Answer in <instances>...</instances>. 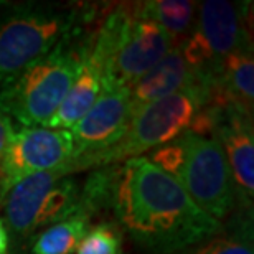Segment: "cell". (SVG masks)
<instances>
[{
	"label": "cell",
	"instance_id": "obj_1",
	"mask_svg": "<svg viewBox=\"0 0 254 254\" xmlns=\"http://www.w3.org/2000/svg\"><path fill=\"white\" fill-rule=\"evenodd\" d=\"M109 201L134 241L154 254L185 253L223 228L193 203L174 177L144 155L113 172Z\"/></svg>",
	"mask_w": 254,
	"mask_h": 254
},
{
	"label": "cell",
	"instance_id": "obj_2",
	"mask_svg": "<svg viewBox=\"0 0 254 254\" xmlns=\"http://www.w3.org/2000/svg\"><path fill=\"white\" fill-rule=\"evenodd\" d=\"M177 48L174 40L137 7H121L106 18L89 55L103 73V91L129 89Z\"/></svg>",
	"mask_w": 254,
	"mask_h": 254
},
{
	"label": "cell",
	"instance_id": "obj_3",
	"mask_svg": "<svg viewBox=\"0 0 254 254\" xmlns=\"http://www.w3.org/2000/svg\"><path fill=\"white\" fill-rule=\"evenodd\" d=\"M83 20L78 7L63 3L30 2L5 10L0 15V89L79 33Z\"/></svg>",
	"mask_w": 254,
	"mask_h": 254
},
{
	"label": "cell",
	"instance_id": "obj_4",
	"mask_svg": "<svg viewBox=\"0 0 254 254\" xmlns=\"http://www.w3.org/2000/svg\"><path fill=\"white\" fill-rule=\"evenodd\" d=\"M81 33L63 40L53 52L28 66L17 79L0 89V111L25 127H47L73 84L86 45Z\"/></svg>",
	"mask_w": 254,
	"mask_h": 254
},
{
	"label": "cell",
	"instance_id": "obj_5",
	"mask_svg": "<svg viewBox=\"0 0 254 254\" xmlns=\"http://www.w3.org/2000/svg\"><path fill=\"white\" fill-rule=\"evenodd\" d=\"M205 106H210L208 91L201 86H193L137 109L130 116L124 135L101 157L99 167L118 165L175 140L190 130Z\"/></svg>",
	"mask_w": 254,
	"mask_h": 254
},
{
	"label": "cell",
	"instance_id": "obj_6",
	"mask_svg": "<svg viewBox=\"0 0 254 254\" xmlns=\"http://www.w3.org/2000/svg\"><path fill=\"white\" fill-rule=\"evenodd\" d=\"M3 196L7 223L20 238L84 213L83 190L71 179L66 165L27 177Z\"/></svg>",
	"mask_w": 254,
	"mask_h": 254
},
{
	"label": "cell",
	"instance_id": "obj_7",
	"mask_svg": "<svg viewBox=\"0 0 254 254\" xmlns=\"http://www.w3.org/2000/svg\"><path fill=\"white\" fill-rule=\"evenodd\" d=\"M251 43L246 28V7L226 0H208L198 5L195 23L180 52L198 83L208 91L221 63Z\"/></svg>",
	"mask_w": 254,
	"mask_h": 254
},
{
	"label": "cell",
	"instance_id": "obj_8",
	"mask_svg": "<svg viewBox=\"0 0 254 254\" xmlns=\"http://www.w3.org/2000/svg\"><path fill=\"white\" fill-rule=\"evenodd\" d=\"M177 140L182 157L174 179L200 210L221 223L236 206V196L220 142L190 130L177 137Z\"/></svg>",
	"mask_w": 254,
	"mask_h": 254
},
{
	"label": "cell",
	"instance_id": "obj_9",
	"mask_svg": "<svg viewBox=\"0 0 254 254\" xmlns=\"http://www.w3.org/2000/svg\"><path fill=\"white\" fill-rule=\"evenodd\" d=\"M132 116L129 89L103 91L88 113L69 129L71 159L66 165L74 172L99 167V160L129 126Z\"/></svg>",
	"mask_w": 254,
	"mask_h": 254
},
{
	"label": "cell",
	"instance_id": "obj_10",
	"mask_svg": "<svg viewBox=\"0 0 254 254\" xmlns=\"http://www.w3.org/2000/svg\"><path fill=\"white\" fill-rule=\"evenodd\" d=\"M71 159L69 130L48 127H23L13 132L0 162V193L5 195L27 177L64 167Z\"/></svg>",
	"mask_w": 254,
	"mask_h": 254
},
{
	"label": "cell",
	"instance_id": "obj_11",
	"mask_svg": "<svg viewBox=\"0 0 254 254\" xmlns=\"http://www.w3.org/2000/svg\"><path fill=\"white\" fill-rule=\"evenodd\" d=\"M213 139L225 152L235 187L236 205L250 208L254 196V134L253 116L238 111L220 109Z\"/></svg>",
	"mask_w": 254,
	"mask_h": 254
},
{
	"label": "cell",
	"instance_id": "obj_12",
	"mask_svg": "<svg viewBox=\"0 0 254 254\" xmlns=\"http://www.w3.org/2000/svg\"><path fill=\"white\" fill-rule=\"evenodd\" d=\"M193 86L201 84L198 83L195 73L185 63L180 47H177L129 88L132 114L154 101L167 98L187 88H193Z\"/></svg>",
	"mask_w": 254,
	"mask_h": 254
},
{
	"label": "cell",
	"instance_id": "obj_13",
	"mask_svg": "<svg viewBox=\"0 0 254 254\" xmlns=\"http://www.w3.org/2000/svg\"><path fill=\"white\" fill-rule=\"evenodd\" d=\"M101 93H103V73L99 64L89 55V45H86L78 74L47 127L57 130H69L93 108Z\"/></svg>",
	"mask_w": 254,
	"mask_h": 254
},
{
	"label": "cell",
	"instance_id": "obj_14",
	"mask_svg": "<svg viewBox=\"0 0 254 254\" xmlns=\"http://www.w3.org/2000/svg\"><path fill=\"white\" fill-rule=\"evenodd\" d=\"M198 5L191 0H150L139 3V10L174 40L175 47H182L195 23Z\"/></svg>",
	"mask_w": 254,
	"mask_h": 254
},
{
	"label": "cell",
	"instance_id": "obj_15",
	"mask_svg": "<svg viewBox=\"0 0 254 254\" xmlns=\"http://www.w3.org/2000/svg\"><path fill=\"white\" fill-rule=\"evenodd\" d=\"M88 231L89 215L84 213L55 223L35 238L32 254H74Z\"/></svg>",
	"mask_w": 254,
	"mask_h": 254
},
{
	"label": "cell",
	"instance_id": "obj_16",
	"mask_svg": "<svg viewBox=\"0 0 254 254\" xmlns=\"http://www.w3.org/2000/svg\"><path fill=\"white\" fill-rule=\"evenodd\" d=\"M182 254H253L251 233L248 235L246 230H233L226 235L218 233Z\"/></svg>",
	"mask_w": 254,
	"mask_h": 254
},
{
	"label": "cell",
	"instance_id": "obj_17",
	"mask_svg": "<svg viewBox=\"0 0 254 254\" xmlns=\"http://www.w3.org/2000/svg\"><path fill=\"white\" fill-rule=\"evenodd\" d=\"M121 235L113 225L103 223L89 228L74 254H123Z\"/></svg>",
	"mask_w": 254,
	"mask_h": 254
},
{
	"label": "cell",
	"instance_id": "obj_18",
	"mask_svg": "<svg viewBox=\"0 0 254 254\" xmlns=\"http://www.w3.org/2000/svg\"><path fill=\"white\" fill-rule=\"evenodd\" d=\"M13 127L10 124V119L0 111V162L3 159V154L10 144V139L13 135Z\"/></svg>",
	"mask_w": 254,
	"mask_h": 254
},
{
	"label": "cell",
	"instance_id": "obj_19",
	"mask_svg": "<svg viewBox=\"0 0 254 254\" xmlns=\"http://www.w3.org/2000/svg\"><path fill=\"white\" fill-rule=\"evenodd\" d=\"M7 248H8L7 230H5L3 223L0 221V254H7Z\"/></svg>",
	"mask_w": 254,
	"mask_h": 254
}]
</instances>
